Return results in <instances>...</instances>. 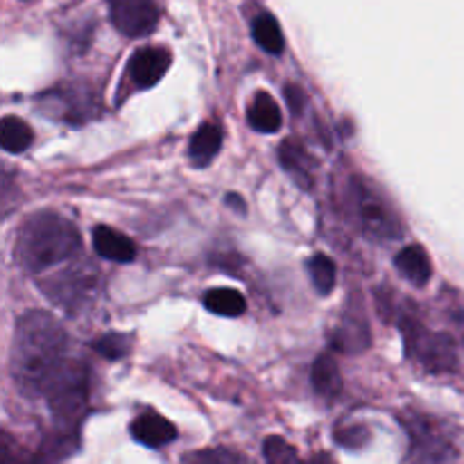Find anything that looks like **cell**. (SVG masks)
I'll return each instance as SVG.
<instances>
[{
	"label": "cell",
	"instance_id": "6da1fadb",
	"mask_svg": "<svg viewBox=\"0 0 464 464\" xmlns=\"http://www.w3.org/2000/svg\"><path fill=\"white\" fill-rule=\"evenodd\" d=\"M66 331L44 311H32L18 320L12 344V374L25 394H44L45 383L63 362Z\"/></svg>",
	"mask_w": 464,
	"mask_h": 464
},
{
	"label": "cell",
	"instance_id": "ba28073f",
	"mask_svg": "<svg viewBox=\"0 0 464 464\" xmlns=\"http://www.w3.org/2000/svg\"><path fill=\"white\" fill-rule=\"evenodd\" d=\"M168 66H170V53L157 48V45H150V48H140L131 54L127 62V72L139 89H152L166 75Z\"/></svg>",
	"mask_w": 464,
	"mask_h": 464
},
{
	"label": "cell",
	"instance_id": "5b68a950",
	"mask_svg": "<svg viewBox=\"0 0 464 464\" xmlns=\"http://www.w3.org/2000/svg\"><path fill=\"white\" fill-rule=\"evenodd\" d=\"M111 23L130 39L148 36L159 25V7L154 0H109Z\"/></svg>",
	"mask_w": 464,
	"mask_h": 464
},
{
	"label": "cell",
	"instance_id": "4fadbf2b",
	"mask_svg": "<svg viewBox=\"0 0 464 464\" xmlns=\"http://www.w3.org/2000/svg\"><path fill=\"white\" fill-rule=\"evenodd\" d=\"M222 148V130L213 122H207V125L199 127L198 131L190 139L188 154L193 159L195 166H207L216 159V154L220 152Z\"/></svg>",
	"mask_w": 464,
	"mask_h": 464
},
{
	"label": "cell",
	"instance_id": "9a60e30c",
	"mask_svg": "<svg viewBox=\"0 0 464 464\" xmlns=\"http://www.w3.org/2000/svg\"><path fill=\"white\" fill-rule=\"evenodd\" d=\"M204 306L207 311L222 317H240L247 311V302L243 295L234 288H216L204 295Z\"/></svg>",
	"mask_w": 464,
	"mask_h": 464
},
{
	"label": "cell",
	"instance_id": "d6986e66",
	"mask_svg": "<svg viewBox=\"0 0 464 464\" xmlns=\"http://www.w3.org/2000/svg\"><path fill=\"white\" fill-rule=\"evenodd\" d=\"M306 266L317 293L329 295L331 290L335 288V276H338V272H335V263L331 261L329 256H324V254H315Z\"/></svg>",
	"mask_w": 464,
	"mask_h": 464
},
{
	"label": "cell",
	"instance_id": "7402d4cb",
	"mask_svg": "<svg viewBox=\"0 0 464 464\" xmlns=\"http://www.w3.org/2000/svg\"><path fill=\"white\" fill-rule=\"evenodd\" d=\"M186 460H195V462H236L240 460L236 453L225 451V449H211V451H202V453H193V456H186Z\"/></svg>",
	"mask_w": 464,
	"mask_h": 464
},
{
	"label": "cell",
	"instance_id": "3957f363",
	"mask_svg": "<svg viewBox=\"0 0 464 464\" xmlns=\"http://www.w3.org/2000/svg\"><path fill=\"white\" fill-rule=\"evenodd\" d=\"M86 394H89V376L82 362H68L54 370L45 383L44 397L48 399L50 412L62 430H75L84 417Z\"/></svg>",
	"mask_w": 464,
	"mask_h": 464
},
{
	"label": "cell",
	"instance_id": "277c9868",
	"mask_svg": "<svg viewBox=\"0 0 464 464\" xmlns=\"http://www.w3.org/2000/svg\"><path fill=\"white\" fill-rule=\"evenodd\" d=\"M352 198H353V213H356L358 222H361V227L367 231V234L383 240H394L401 236V225H399L392 208L385 204L383 195L372 190L365 181L353 179Z\"/></svg>",
	"mask_w": 464,
	"mask_h": 464
},
{
	"label": "cell",
	"instance_id": "cb8c5ba5",
	"mask_svg": "<svg viewBox=\"0 0 464 464\" xmlns=\"http://www.w3.org/2000/svg\"><path fill=\"white\" fill-rule=\"evenodd\" d=\"M227 204H229V207H234V208H238V213H245V202L236 193L227 195Z\"/></svg>",
	"mask_w": 464,
	"mask_h": 464
},
{
	"label": "cell",
	"instance_id": "30bf717a",
	"mask_svg": "<svg viewBox=\"0 0 464 464\" xmlns=\"http://www.w3.org/2000/svg\"><path fill=\"white\" fill-rule=\"evenodd\" d=\"M93 247L100 256L113 263H131L136 258L134 243L111 227H98L93 231Z\"/></svg>",
	"mask_w": 464,
	"mask_h": 464
},
{
	"label": "cell",
	"instance_id": "2e32d148",
	"mask_svg": "<svg viewBox=\"0 0 464 464\" xmlns=\"http://www.w3.org/2000/svg\"><path fill=\"white\" fill-rule=\"evenodd\" d=\"M34 140V134H32L30 125L25 121L16 116H5L3 127H0V145H3L5 152L21 154L25 152L27 148Z\"/></svg>",
	"mask_w": 464,
	"mask_h": 464
},
{
	"label": "cell",
	"instance_id": "7c38bea8",
	"mask_svg": "<svg viewBox=\"0 0 464 464\" xmlns=\"http://www.w3.org/2000/svg\"><path fill=\"white\" fill-rule=\"evenodd\" d=\"M394 263H397V270L417 285L429 284V279L433 276V266H430L429 254H426V249L421 245H408V247H403L397 254V258H394Z\"/></svg>",
	"mask_w": 464,
	"mask_h": 464
},
{
	"label": "cell",
	"instance_id": "9c48e42d",
	"mask_svg": "<svg viewBox=\"0 0 464 464\" xmlns=\"http://www.w3.org/2000/svg\"><path fill=\"white\" fill-rule=\"evenodd\" d=\"M131 435H134L136 442L145 444L150 449H159L177 440V429L157 412H145L139 420H134Z\"/></svg>",
	"mask_w": 464,
	"mask_h": 464
},
{
	"label": "cell",
	"instance_id": "7a4b0ae2",
	"mask_svg": "<svg viewBox=\"0 0 464 464\" xmlns=\"http://www.w3.org/2000/svg\"><path fill=\"white\" fill-rule=\"evenodd\" d=\"M75 225L57 213H36L23 225L16 240V256L27 272H44L80 252Z\"/></svg>",
	"mask_w": 464,
	"mask_h": 464
},
{
	"label": "cell",
	"instance_id": "8992f818",
	"mask_svg": "<svg viewBox=\"0 0 464 464\" xmlns=\"http://www.w3.org/2000/svg\"><path fill=\"white\" fill-rule=\"evenodd\" d=\"M95 275L93 272L82 270H68L63 275L53 276L44 284V293L48 295L53 302L63 306L66 311H72L77 304H84L89 295L93 293Z\"/></svg>",
	"mask_w": 464,
	"mask_h": 464
},
{
	"label": "cell",
	"instance_id": "5bb4252c",
	"mask_svg": "<svg viewBox=\"0 0 464 464\" xmlns=\"http://www.w3.org/2000/svg\"><path fill=\"white\" fill-rule=\"evenodd\" d=\"M313 388L324 399H335L340 394V390H343L338 362L329 353H322L315 361V365H313Z\"/></svg>",
	"mask_w": 464,
	"mask_h": 464
},
{
	"label": "cell",
	"instance_id": "52a82bcc",
	"mask_svg": "<svg viewBox=\"0 0 464 464\" xmlns=\"http://www.w3.org/2000/svg\"><path fill=\"white\" fill-rule=\"evenodd\" d=\"M408 344H415V353L429 370L447 372L456 367V347L447 335H429L417 326L415 331H408Z\"/></svg>",
	"mask_w": 464,
	"mask_h": 464
},
{
	"label": "cell",
	"instance_id": "ac0fdd59",
	"mask_svg": "<svg viewBox=\"0 0 464 464\" xmlns=\"http://www.w3.org/2000/svg\"><path fill=\"white\" fill-rule=\"evenodd\" d=\"M279 154H281V163H284L285 170H288L290 175H293L295 179L304 186V188H308V186L313 184L311 161H308V154L304 152L302 145L295 143V140H285V143L281 145Z\"/></svg>",
	"mask_w": 464,
	"mask_h": 464
},
{
	"label": "cell",
	"instance_id": "44dd1931",
	"mask_svg": "<svg viewBox=\"0 0 464 464\" xmlns=\"http://www.w3.org/2000/svg\"><path fill=\"white\" fill-rule=\"evenodd\" d=\"M263 456H266L267 462H276V464L299 462L297 451H295V449L281 438H267L266 444H263Z\"/></svg>",
	"mask_w": 464,
	"mask_h": 464
},
{
	"label": "cell",
	"instance_id": "603a6c76",
	"mask_svg": "<svg viewBox=\"0 0 464 464\" xmlns=\"http://www.w3.org/2000/svg\"><path fill=\"white\" fill-rule=\"evenodd\" d=\"M285 98H288L290 109H293L295 113H302L304 102H306V95H304V91L299 89V86H295V84L285 86Z\"/></svg>",
	"mask_w": 464,
	"mask_h": 464
},
{
	"label": "cell",
	"instance_id": "e0dca14e",
	"mask_svg": "<svg viewBox=\"0 0 464 464\" xmlns=\"http://www.w3.org/2000/svg\"><path fill=\"white\" fill-rule=\"evenodd\" d=\"M252 34H254V41H256L266 53L270 54L284 53V45H285L284 32H281L279 21H276L272 14H261V16L254 18Z\"/></svg>",
	"mask_w": 464,
	"mask_h": 464
},
{
	"label": "cell",
	"instance_id": "8fae6325",
	"mask_svg": "<svg viewBox=\"0 0 464 464\" xmlns=\"http://www.w3.org/2000/svg\"><path fill=\"white\" fill-rule=\"evenodd\" d=\"M247 121L252 125V130L261 131V134H275L284 125V116H281V109L276 104V100L270 93L261 91V93L254 95L252 104H249Z\"/></svg>",
	"mask_w": 464,
	"mask_h": 464
},
{
	"label": "cell",
	"instance_id": "ffe728a7",
	"mask_svg": "<svg viewBox=\"0 0 464 464\" xmlns=\"http://www.w3.org/2000/svg\"><path fill=\"white\" fill-rule=\"evenodd\" d=\"M131 340L125 334H107L95 343V352L107 361H121L130 353Z\"/></svg>",
	"mask_w": 464,
	"mask_h": 464
}]
</instances>
